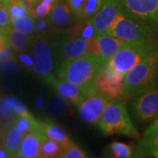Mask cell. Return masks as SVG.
Here are the masks:
<instances>
[{
    "label": "cell",
    "instance_id": "42",
    "mask_svg": "<svg viewBox=\"0 0 158 158\" xmlns=\"http://www.w3.org/2000/svg\"><path fill=\"white\" fill-rule=\"evenodd\" d=\"M27 3H28L30 6H32V8H34V6L37 4V3H39L40 1H41V0H27Z\"/></svg>",
    "mask_w": 158,
    "mask_h": 158
},
{
    "label": "cell",
    "instance_id": "3",
    "mask_svg": "<svg viewBox=\"0 0 158 158\" xmlns=\"http://www.w3.org/2000/svg\"><path fill=\"white\" fill-rule=\"evenodd\" d=\"M98 124L105 135H121L140 138V134L130 118L126 100L108 102Z\"/></svg>",
    "mask_w": 158,
    "mask_h": 158
},
{
    "label": "cell",
    "instance_id": "5",
    "mask_svg": "<svg viewBox=\"0 0 158 158\" xmlns=\"http://www.w3.org/2000/svg\"><path fill=\"white\" fill-rule=\"evenodd\" d=\"M157 47L158 39L125 42L108 62V66L118 73L126 75Z\"/></svg>",
    "mask_w": 158,
    "mask_h": 158
},
{
    "label": "cell",
    "instance_id": "34",
    "mask_svg": "<svg viewBox=\"0 0 158 158\" xmlns=\"http://www.w3.org/2000/svg\"><path fill=\"white\" fill-rule=\"evenodd\" d=\"M67 2H68L67 4L69 7L70 12L73 13L74 15L77 18L82 7L84 6L85 0H67Z\"/></svg>",
    "mask_w": 158,
    "mask_h": 158
},
{
    "label": "cell",
    "instance_id": "17",
    "mask_svg": "<svg viewBox=\"0 0 158 158\" xmlns=\"http://www.w3.org/2000/svg\"><path fill=\"white\" fill-rule=\"evenodd\" d=\"M134 157L158 158V131L143 135L138 143Z\"/></svg>",
    "mask_w": 158,
    "mask_h": 158
},
{
    "label": "cell",
    "instance_id": "21",
    "mask_svg": "<svg viewBox=\"0 0 158 158\" xmlns=\"http://www.w3.org/2000/svg\"><path fill=\"white\" fill-rule=\"evenodd\" d=\"M24 135L11 124V126L6 130L4 135V146L5 149L10 155L17 152L19 145L21 143Z\"/></svg>",
    "mask_w": 158,
    "mask_h": 158
},
{
    "label": "cell",
    "instance_id": "6",
    "mask_svg": "<svg viewBox=\"0 0 158 158\" xmlns=\"http://www.w3.org/2000/svg\"><path fill=\"white\" fill-rule=\"evenodd\" d=\"M129 107L133 117L139 123H146L158 117L157 86L132 97Z\"/></svg>",
    "mask_w": 158,
    "mask_h": 158
},
{
    "label": "cell",
    "instance_id": "8",
    "mask_svg": "<svg viewBox=\"0 0 158 158\" xmlns=\"http://www.w3.org/2000/svg\"><path fill=\"white\" fill-rule=\"evenodd\" d=\"M116 2L127 14L158 29V0H116Z\"/></svg>",
    "mask_w": 158,
    "mask_h": 158
},
{
    "label": "cell",
    "instance_id": "45",
    "mask_svg": "<svg viewBox=\"0 0 158 158\" xmlns=\"http://www.w3.org/2000/svg\"><path fill=\"white\" fill-rule=\"evenodd\" d=\"M0 1H1V2H3V0H0Z\"/></svg>",
    "mask_w": 158,
    "mask_h": 158
},
{
    "label": "cell",
    "instance_id": "12",
    "mask_svg": "<svg viewBox=\"0 0 158 158\" xmlns=\"http://www.w3.org/2000/svg\"><path fill=\"white\" fill-rule=\"evenodd\" d=\"M44 80L60 96L64 98L67 101L71 102L76 106H78L79 104L85 99V98L94 91V90H90L89 89L81 87L79 85H75L67 80H62V79L60 80V79L55 78L51 75L45 77Z\"/></svg>",
    "mask_w": 158,
    "mask_h": 158
},
{
    "label": "cell",
    "instance_id": "11",
    "mask_svg": "<svg viewBox=\"0 0 158 158\" xmlns=\"http://www.w3.org/2000/svg\"><path fill=\"white\" fill-rule=\"evenodd\" d=\"M110 101L98 90H94L77 106L80 118L89 124L96 125L101 118L103 111Z\"/></svg>",
    "mask_w": 158,
    "mask_h": 158
},
{
    "label": "cell",
    "instance_id": "1",
    "mask_svg": "<svg viewBox=\"0 0 158 158\" xmlns=\"http://www.w3.org/2000/svg\"><path fill=\"white\" fill-rule=\"evenodd\" d=\"M105 66L98 57L86 54L83 56L60 63L57 75L62 80L95 90H97V76Z\"/></svg>",
    "mask_w": 158,
    "mask_h": 158
},
{
    "label": "cell",
    "instance_id": "16",
    "mask_svg": "<svg viewBox=\"0 0 158 158\" xmlns=\"http://www.w3.org/2000/svg\"><path fill=\"white\" fill-rule=\"evenodd\" d=\"M39 130L47 138L59 142L63 147V149L72 141L61 126L51 120L39 121Z\"/></svg>",
    "mask_w": 158,
    "mask_h": 158
},
{
    "label": "cell",
    "instance_id": "24",
    "mask_svg": "<svg viewBox=\"0 0 158 158\" xmlns=\"http://www.w3.org/2000/svg\"><path fill=\"white\" fill-rule=\"evenodd\" d=\"M35 18L32 13L26 14L11 21V27L23 34H31L35 29Z\"/></svg>",
    "mask_w": 158,
    "mask_h": 158
},
{
    "label": "cell",
    "instance_id": "30",
    "mask_svg": "<svg viewBox=\"0 0 158 158\" xmlns=\"http://www.w3.org/2000/svg\"><path fill=\"white\" fill-rule=\"evenodd\" d=\"M61 158H87L85 151L77 143L71 141L67 147L64 148Z\"/></svg>",
    "mask_w": 158,
    "mask_h": 158
},
{
    "label": "cell",
    "instance_id": "10",
    "mask_svg": "<svg viewBox=\"0 0 158 158\" xmlns=\"http://www.w3.org/2000/svg\"><path fill=\"white\" fill-rule=\"evenodd\" d=\"M30 46L35 59L33 67L34 72L45 78L50 75L53 69V57L48 40L44 34L33 36Z\"/></svg>",
    "mask_w": 158,
    "mask_h": 158
},
{
    "label": "cell",
    "instance_id": "36",
    "mask_svg": "<svg viewBox=\"0 0 158 158\" xmlns=\"http://www.w3.org/2000/svg\"><path fill=\"white\" fill-rule=\"evenodd\" d=\"M48 24H49V21H48V19H42V20L40 19L38 23L35 24V29L34 30L36 31L37 34H43V33L45 32L46 29L48 27Z\"/></svg>",
    "mask_w": 158,
    "mask_h": 158
},
{
    "label": "cell",
    "instance_id": "13",
    "mask_svg": "<svg viewBox=\"0 0 158 158\" xmlns=\"http://www.w3.org/2000/svg\"><path fill=\"white\" fill-rule=\"evenodd\" d=\"M61 63L88 54V40L66 34L61 38L58 45Z\"/></svg>",
    "mask_w": 158,
    "mask_h": 158
},
{
    "label": "cell",
    "instance_id": "9",
    "mask_svg": "<svg viewBox=\"0 0 158 158\" xmlns=\"http://www.w3.org/2000/svg\"><path fill=\"white\" fill-rule=\"evenodd\" d=\"M124 43L106 33L98 34L88 40V54L97 56L103 65H106Z\"/></svg>",
    "mask_w": 158,
    "mask_h": 158
},
{
    "label": "cell",
    "instance_id": "27",
    "mask_svg": "<svg viewBox=\"0 0 158 158\" xmlns=\"http://www.w3.org/2000/svg\"><path fill=\"white\" fill-rule=\"evenodd\" d=\"M104 1L105 0H85L84 6L77 16V19L85 20L91 19L99 11Z\"/></svg>",
    "mask_w": 158,
    "mask_h": 158
},
{
    "label": "cell",
    "instance_id": "39",
    "mask_svg": "<svg viewBox=\"0 0 158 158\" xmlns=\"http://www.w3.org/2000/svg\"><path fill=\"white\" fill-rule=\"evenodd\" d=\"M36 106L40 109H42L43 108V97L40 96L37 98V100H36Z\"/></svg>",
    "mask_w": 158,
    "mask_h": 158
},
{
    "label": "cell",
    "instance_id": "20",
    "mask_svg": "<svg viewBox=\"0 0 158 158\" xmlns=\"http://www.w3.org/2000/svg\"><path fill=\"white\" fill-rule=\"evenodd\" d=\"M2 3L6 6L10 21L26 14L32 13L33 8L27 0H3Z\"/></svg>",
    "mask_w": 158,
    "mask_h": 158
},
{
    "label": "cell",
    "instance_id": "23",
    "mask_svg": "<svg viewBox=\"0 0 158 158\" xmlns=\"http://www.w3.org/2000/svg\"><path fill=\"white\" fill-rule=\"evenodd\" d=\"M66 34L73 36H77L85 40H90V38L96 36L95 30L91 24L90 19L85 20H79V23H77L74 27H71L66 31Z\"/></svg>",
    "mask_w": 158,
    "mask_h": 158
},
{
    "label": "cell",
    "instance_id": "32",
    "mask_svg": "<svg viewBox=\"0 0 158 158\" xmlns=\"http://www.w3.org/2000/svg\"><path fill=\"white\" fill-rule=\"evenodd\" d=\"M17 117V114L15 113L14 109L11 106L6 99L1 100L0 101V118L3 119H12V121L14 120V118Z\"/></svg>",
    "mask_w": 158,
    "mask_h": 158
},
{
    "label": "cell",
    "instance_id": "43",
    "mask_svg": "<svg viewBox=\"0 0 158 158\" xmlns=\"http://www.w3.org/2000/svg\"><path fill=\"white\" fill-rule=\"evenodd\" d=\"M156 86L158 87V77H157V82H156Z\"/></svg>",
    "mask_w": 158,
    "mask_h": 158
},
{
    "label": "cell",
    "instance_id": "15",
    "mask_svg": "<svg viewBox=\"0 0 158 158\" xmlns=\"http://www.w3.org/2000/svg\"><path fill=\"white\" fill-rule=\"evenodd\" d=\"M45 138L39 129L29 132L23 136L18 152L26 158H38L40 148Z\"/></svg>",
    "mask_w": 158,
    "mask_h": 158
},
{
    "label": "cell",
    "instance_id": "47",
    "mask_svg": "<svg viewBox=\"0 0 158 158\" xmlns=\"http://www.w3.org/2000/svg\"><path fill=\"white\" fill-rule=\"evenodd\" d=\"M134 158H137V157H134Z\"/></svg>",
    "mask_w": 158,
    "mask_h": 158
},
{
    "label": "cell",
    "instance_id": "37",
    "mask_svg": "<svg viewBox=\"0 0 158 158\" xmlns=\"http://www.w3.org/2000/svg\"><path fill=\"white\" fill-rule=\"evenodd\" d=\"M155 131H158V117L156 118H154L153 120H151L150 124L148 126V127L145 129L143 135H146L148 134H151Z\"/></svg>",
    "mask_w": 158,
    "mask_h": 158
},
{
    "label": "cell",
    "instance_id": "25",
    "mask_svg": "<svg viewBox=\"0 0 158 158\" xmlns=\"http://www.w3.org/2000/svg\"><path fill=\"white\" fill-rule=\"evenodd\" d=\"M108 151L112 158H133L134 147L120 141H113L108 146Z\"/></svg>",
    "mask_w": 158,
    "mask_h": 158
},
{
    "label": "cell",
    "instance_id": "46",
    "mask_svg": "<svg viewBox=\"0 0 158 158\" xmlns=\"http://www.w3.org/2000/svg\"><path fill=\"white\" fill-rule=\"evenodd\" d=\"M90 158H94V157H90Z\"/></svg>",
    "mask_w": 158,
    "mask_h": 158
},
{
    "label": "cell",
    "instance_id": "4",
    "mask_svg": "<svg viewBox=\"0 0 158 158\" xmlns=\"http://www.w3.org/2000/svg\"><path fill=\"white\" fill-rule=\"evenodd\" d=\"M106 34L125 42L158 39V29L120 11Z\"/></svg>",
    "mask_w": 158,
    "mask_h": 158
},
{
    "label": "cell",
    "instance_id": "44",
    "mask_svg": "<svg viewBox=\"0 0 158 158\" xmlns=\"http://www.w3.org/2000/svg\"><path fill=\"white\" fill-rule=\"evenodd\" d=\"M57 1H59V0H54V2H57Z\"/></svg>",
    "mask_w": 158,
    "mask_h": 158
},
{
    "label": "cell",
    "instance_id": "7",
    "mask_svg": "<svg viewBox=\"0 0 158 158\" xmlns=\"http://www.w3.org/2000/svg\"><path fill=\"white\" fill-rule=\"evenodd\" d=\"M124 74L112 69L107 63L97 76L96 89L110 101L126 100L124 98Z\"/></svg>",
    "mask_w": 158,
    "mask_h": 158
},
{
    "label": "cell",
    "instance_id": "31",
    "mask_svg": "<svg viewBox=\"0 0 158 158\" xmlns=\"http://www.w3.org/2000/svg\"><path fill=\"white\" fill-rule=\"evenodd\" d=\"M6 101L11 106H12V108L14 109L15 113L17 114V116H30V115H32L31 113H29L27 107L16 98L9 97V98H6Z\"/></svg>",
    "mask_w": 158,
    "mask_h": 158
},
{
    "label": "cell",
    "instance_id": "40",
    "mask_svg": "<svg viewBox=\"0 0 158 158\" xmlns=\"http://www.w3.org/2000/svg\"><path fill=\"white\" fill-rule=\"evenodd\" d=\"M10 154L6 151V149L0 148V158H9L10 157Z\"/></svg>",
    "mask_w": 158,
    "mask_h": 158
},
{
    "label": "cell",
    "instance_id": "28",
    "mask_svg": "<svg viewBox=\"0 0 158 158\" xmlns=\"http://www.w3.org/2000/svg\"><path fill=\"white\" fill-rule=\"evenodd\" d=\"M67 100L62 96L54 97L48 105V113L51 118H58L65 112Z\"/></svg>",
    "mask_w": 158,
    "mask_h": 158
},
{
    "label": "cell",
    "instance_id": "14",
    "mask_svg": "<svg viewBox=\"0 0 158 158\" xmlns=\"http://www.w3.org/2000/svg\"><path fill=\"white\" fill-rule=\"evenodd\" d=\"M120 11L116 0H105L99 11L90 19L96 35L106 34Z\"/></svg>",
    "mask_w": 158,
    "mask_h": 158
},
{
    "label": "cell",
    "instance_id": "33",
    "mask_svg": "<svg viewBox=\"0 0 158 158\" xmlns=\"http://www.w3.org/2000/svg\"><path fill=\"white\" fill-rule=\"evenodd\" d=\"M11 27V21L8 15L5 5L0 1V31L1 33L6 32L7 29Z\"/></svg>",
    "mask_w": 158,
    "mask_h": 158
},
{
    "label": "cell",
    "instance_id": "35",
    "mask_svg": "<svg viewBox=\"0 0 158 158\" xmlns=\"http://www.w3.org/2000/svg\"><path fill=\"white\" fill-rule=\"evenodd\" d=\"M19 60L27 68H33L34 67V61L33 60V58L26 53H19Z\"/></svg>",
    "mask_w": 158,
    "mask_h": 158
},
{
    "label": "cell",
    "instance_id": "18",
    "mask_svg": "<svg viewBox=\"0 0 158 158\" xmlns=\"http://www.w3.org/2000/svg\"><path fill=\"white\" fill-rule=\"evenodd\" d=\"M49 24L56 29L65 27L70 22V10L68 4L55 2L48 18Z\"/></svg>",
    "mask_w": 158,
    "mask_h": 158
},
{
    "label": "cell",
    "instance_id": "2",
    "mask_svg": "<svg viewBox=\"0 0 158 158\" xmlns=\"http://www.w3.org/2000/svg\"><path fill=\"white\" fill-rule=\"evenodd\" d=\"M157 77L158 47L125 75V99L156 86Z\"/></svg>",
    "mask_w": 158,
    "mask_h": 158
},
{
    "label": "cell",
    "instance_id": "26",
    "mask_svg": "<svg viewBox=\"0 0 158 158\" xmlns=\"http://www.w3.org/2000/svg\"><path fill=\"white\" fill-rule=\"evenodd\" d=\"M12 125L24 135L33 130L39 129V120H37L33 115L17 116L14 118Z\"/></svg>",
    "mask_w": 158,
    "mask_h": 158
},
{
    "label": "cell",
    "instance_id": "22",
    "mask_svg": "<svg viewBox=\"0 0 158 158\" xmlns=\"http://www.w3.org/2000/svg\"><path fill=\"white\" fill-rule=\"evenodd\" d=\"M63 153V147L56 141L46 137L40 148L38 158H61Z\"/></svg>",
    "mask_w": 158,
    "mask_h": 158
},
{
    "label": "cell",
    "instance_id": "41",
    "mask_svg": "<svg viewBox=\"0 0 158 158\" xmlns=\"http://www.w3.org/2000/svg\"><path fill=\"white\" fill-rule=\"evenodd\" d=\"M9 158H26V157H25V156H23L22 155H20V154L17 151V152L11 154Z\"/></svg>",
    "mask_w": 158,
    "mask_h": 158
},
{
    "label": "cell",
    "instance_id": "19",
    "mask_svg": "<svg viewBox=\"0 0 158 158\" xmlns=\"http://www.w3.org/2000/svg\"><path fill=\"white\" fill-rule=\"evenodd\" d=\"M3 34H6L9 45L11 46V48L15 50H25L31 45L33 36H29L28 34H23L21 32L12 29L11 27H9Z\"/></svg>",
    "mask_w": 158,
    "mask_h": 158
},
{
    "label": "cell",
    "instance_id": "29",
    "mask_svg": "<svg viewBox=\"0 0 158 158\" xmlns=\"http://www.w3.org/2000/svg\"><path fill=\"white\" fill-rule=\"evenodd\" d=\"M54 0H41L34 6L32 14L35 19L48 16L54 6Z\"/></svg>",
    "mask_w": 158,
    "mask_h": 158
},
{
    "label": "cell",
    "instance_id": "38",
    "mask_svg": "<svg viewBox=\"0 0 158 158\" xmlns=\"http://www.w3.org/2000/svg\"><path fill=\"white\" fill-rule=\"evenodd\" d=\"M12 56V50H11V46L9 45L6 49L0 52V61L4 62V61H7L9 60Z\"/></svg>",
    "mask_w": 158,
    "mask_h": 158
}]
</instances>
